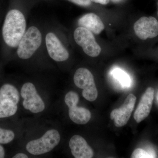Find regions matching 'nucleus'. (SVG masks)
<instances>
[{
  "instance_id": "obj_1",
  "label": "nucleus",
  "mask_w": 158,
  "mask_h": 158,
  "mask_svg": "<svg viewBox=\"0 0 158 158\" xmlns=\"http://www.w3.org/2000/svg\"><path fill=\"white\" fill-rule=\"evenodd\" d=\"M31 8L21 3H13L5 12L0 27V55L4 60L13 58L28 27Z\"/></svg>"
},
{
  "instance_id": "obj_2",
  "label": "nucleus",
  "mask_w": 158,
  "mask_h": 158,
  "mask_svg": "<svg viewBox=\"0 0 158 158\" xmlns=\"http://www.w3.org/2000/svg\"><path fill=\"white\" fill-rule=\"evenodd\" d=\"M12 59L25 63L50 59L46 50L44 41V23L32 21L21 40Z\"/></svg>"
},
{
  "instance_id": "obj_3",
  "label": "nucleus",
  "mask_w": 158,
  "mask_h": 158,
  "mask_svg": "<svg viewBox=\"0 0 158 158\" xmlns=\"http://www.w3.org/2000/svg\"><path fill=\"white\" fill-rule=\"evenodd\" d=\"M44 41L47 53L50 60L58 64L68 61L70 54L60 25L56 23H44Z\"/></svg>"
},
{
  "instance_id": "obj_4",
  "label": "nucleus",
  "mask_w": 158,
  "mask_h": 158,
  "mask_svg": "<svg viewBox=\"0 0 158 158\" xmlns=\"http://www.w3.org/2000/svg\"><path fill=\"white\" fill-rule=\"evenodd\" d=\"M19 91L15 85L5 83L0 88V118H8L17 113Z\"/></svg>"
},
{
  "instance_id": "obj_5",
  "label": "nucleus",
  "mask_w": 158,
  "mask_h": 158,
  "mask_svg": "<svg viewBox=\"0 0 158 158\" xmlns=\"http://www.w3.org/2000/svg\"><path fill=\"white\" fill-rule=\"evenodd\" d=\"M60 135L57 130L47 131L42 137L29 141L26 145L27 151L34 156H40L50 152L60 141Z\"/></svg>"
},
{
  "instance_id": "obj_6",
  "label": "nucleus",
  "mask_w": 158,
  "mask_h": 158,
  "mask_svg": "<svg viewBox=\"0 0 158 158\" xmlns=\"http://www.w3.org/2000/svg\"><path fill=\"white\" fill-rule=\"evenodd\" d=\"M73 81L78 88L83 89V97L89 102L95 101L98 96L94 77L89 69L84 67L78 69L73 76Z\"/></svg>"
},
{
  "instance_id": "obj_7",
  "label": "nucleus",
  "mask_w": 158,
  "mask_h": 158,
  "mask_svg": "<svg viewBox=\"0 0 158 158\" xmlns=\"http://www.w3.org/2000/svg\"><path fill=\"white\" fill-rule=\"evenodd\" d=\"M73 38L75 43L87 56L96 57L100 54V46L96 42L93 33L87 29L78 26L74 30Z\"/></svg>"
},
{
  "instance_id": "obj_8",
  "label": "nucleus",
  "mask_w": 158,
  "mask_h": 158,
  "mask_svg": "<svg viewBox=\"0 0 158 158\" xmlns=\"http://www.w3.org/2000/svg\"><path fill=\"white\" fill-rule=\"evenodd\" d=\"M20 95L23 99V106L26 110L36 114L41 113L45 109V103L32 82L24 83L21 89Z\"/></svg>"
},
{
  "instance_id": "obj_9",
  "label": "nucleus",
  "mask_w": 158,
  "mask_h": 158,
  "mask_svg": "<svg viewBox=\"0 0 158 158\" xmlns=\"http://www.w3.org/2000/svg\"><path fill=\"white\" fill-rule=\"evenodd\" d=\"M64 101L69 108V116L72 121L79 125L88 123L91 118V113L86 108L78 106L79 96L77 93L69 91L65 94Z\"/></svg>"
},
{
  "instance_id": "obj_10",
  "label": "nucleus",
  "mask_w": 158,
  "mask_h": 158,
  "mask_svg": "<svg viewBox=\"0 0 158 158\" xmlns=\"http://www.w3.org/2000/svg\"><path fill=\"white\" fill-rule=\"evenodd\" d=\"M136 97L130 94L120 108L113 110L110 113V118L114 120L116 127L124 126L129 120L136 101Z\"/></svg>"
},
{
  "instance_id": "obj_11",
  "label": "nucleus",
  "mask_w": 158,
  "mask_h": 158,
  "mask_svg": "<svg viewBox=\"0 0 158 158\" xmlns=\"http://www.w3.org/2000/svg\"><path fill=\"white\" fill-rule=\"evenodd\" d=\"M134 31L138 38L143 40L153 38L158 35V22L155 18L142 17L134 26Z\"/></svg>"
},
{
  "instance_id": "obj_12",
  "label": "nucleus",
  "mask_w": 158,
  "mask_h": 158,
  "mask_svg": "<svg viewBox=\"0 0 158 158\" xmlns=\"http://www.w3.org/2000/svg\"><path fill=\"white\" fill-rule=\"evenodd\" d=\"M154 93V89L149 87L141 97L134 113V118L138 123L143 121L149 115L152 108Z\"/></svg>"
},
{
  "instance_id": "obj_13",
  "label": "nucleus",
  "mask_w": 158,
  "mask_h": 158,
  "mask_svg": "<svg viewBox=\"0 0 158 158\" xmlns=\"http://www.w3.org/2000/svg\"><path fill=\"white\" fill-rule=\"evenodd\" d=\"M69 146L72 154L76 158H91L94 152L86 140L79 135H75L70 138Z\"/></svg>"
},
{
  "instance_id": "obj_14",
  "label": "nucleus",
  "mask_w": 158,
  "mask_h": 158,
  "mask_svg": "<svg viewBox=\"0 0 158 158\" xmlns=\"http://www.w3.org/2000/svg\"><path fill=\"white\" fill-rule=\"evenodd\" d=\"M77 24L89 30L93 34L98 35L104 30L105 26L100 18L93 13H88L78 19Z\"/></svg>"
},
{
  "instance_id": "obj_15",
  "label": "nucleus",
  "mask_w": 158,
  "mask_h": 158,
  "mask_svg": "<svg viewBox=\"0 0 158 158\" xmlns=\"http://www.w3.org/2000/svg\"><path fill=\"white\" fill-rule=\"evenodd\" d=\"M15 135L11 130L0 127V144H7L14 140Z\"/></svg>"
},
{
  "instance_id": "obj_16",
  "label": "nucleus",
  "mask_w": 158,
  "mask_h": 158,
  "mask_svg": "<svg viewBox=\"0 0 158 158\" xmlns=\"http://www.w3.org/2000/svg\"><path fill=\"white\" fill-rule=\"evenodd\" d=\"M113 74L121 84L126 87H129L130 85L131 81L128 75L123 71L116 69L113 71Z\"/></svg>"
},
{
  "instance_id": "obj_17",
  "label": "nucleus",
  "mask_w": 158,
  "mask_h": 158,
  "mask_svg": "<svg viewBox=\"0 0 158 158\" xmlns=\"http://www.w3.org/2000/svg\"><path fill=\"white\" fill-rule=\"evenodd\" d=\"M131 158H155V157L149 153L145 151L144 150L141 148H137L135 150L131 156Z\"/></svg>"
},
{
  "instance_id": "obj_18",
  "label": "nucleus",
  "mask_w": 158,
  "mask_h": 158,
  "mask_svg": "<svg viewBox=\"0 0 158 158\" xmlns=\"http://www.w3.org/2000/svg\"><path fill=\"white\" fill-rule=\"evenodd\" d=\"M70 2L73 3L75 5L84 7V8H88L92 5V2L90 0H67Z\"/></svg>"
},
{
  "instance_id": "obj_19",
  "label": "nucleus",
  "mask_w": 158,
  "mask_h": 158,
  "mask_svg": "<svg viewBox=\"0 0 158 158\" xmlns=\"http://www.w3.org/2000/svg\"><path fill=\"white\" fill-rule=\"evenodd\" d=\"M91 2L103 5H107L110 2V0H90Z\"/></svg>"
},
{
  "instance_id": "obj_20",
  "label": "nucleus",
  "mask_w": 158,
  "mask_h": 158,
  "mask_svg": "<svg viewBox=\"0 0 158 158\" xmlns=\"http://www.w3.org/2000/svg\"><path fill=\"white\" fill-rule=\"evenodd\" d=\"M13 158H27L28 156L26 154L23 153H19L12 157Z\"/></svg>"
},
{
  "instance_id": "obj_21",
  "label": "nucleus",
  "mask_w": 158,
  "mask_h": 158,
  "mask_svg": "<svg viewBox=\"0 0 158 158\" xmlns=\"http://www.w3.org/2000/svg\"><path fill=\"white\" fill-rule=\"evenodd\" d=\"M5 154H6V152H5V149L4 147L0 144V158L5 157Z\"/></svg>"
},
{
  "instance_id": "obj_22",
  "label": "nucleus",
  "mask_w": 158,
  "mask_h": 158,
  "mask_svg": "<svg viewBox=\"0 0 158 158\" xmlns=\"http://www.w3.org/2000/svg\"><path fill=\"white\" fill-rule=\"evenodd\" d=\"M5 12L3 10L0 9V24H2V22L3 18L5 15Z\"/></svg>"
},
{
  "instance_id": "obj_23",
  "label": "nucleus",
  "mask_w": 158,
  "mask_h": 158,
  "mask_svg": "<svg viewBox=\"0 0 158 158\" xmlns=\"http://www.w3.org/2000/svg\"></svg>"
}]
</instances>
